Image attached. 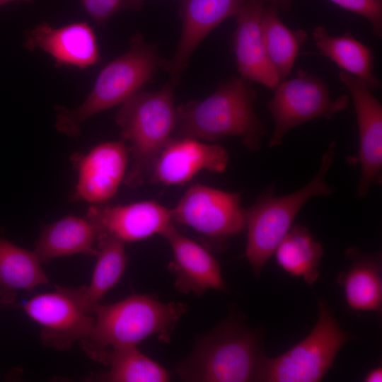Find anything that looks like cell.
Segmentation results:
<instances>
[{
    "mask_svg": "<svg viewBox=\"0 0 382 382\" xmlns=\"http://www.w3.org/2000/svg\"><path fill=\"white\" fill-rule=\"evenodd\" d=\"M243 0H184L181 7L183 28L173 57L163 63L174 80L185 69L199 42L228 18L236 16Z\"/></svg>",
    "mask_w": 382,
    "mask_h": 382,
    "instance_id": "ac0fdd59",
    "label": "cell"
},
{
    "mask_svg": "<svg viewBox=\"0 0 382 382\" xmlns=\"http://www.w3.org/2000/svg\"><path fill=\"white\" fill-rule=\"evenodd\" d=\"M129 154L122 139L98 145L86 155L72 156L78 171L74 200L100 204L113 197L124 178Z\"/></svg>",
    "mask_w": 382,
    "mask_h": 382,
    "instance_id": "4fadbf2b",
    "label": "cell"
},
{
    "mask_svg": "<svg viewBox=\"0 0 382 382\" xmlns=\"http://www.w3.org/2000/svg\"><path fill=\"white\" fill-rule=\"evenodd\" d=\"M55 287L53 292L32 297L23 308L30 319L40 325V340L43 345L66 351L89 334L95 319L85 308V286Z\"/></svg>",
    "mask_w": 382,
    "mask_h": 382,
    "instance_id": "9c48e42d",
    "label": "cell"
},
{
    "mask_svg": "<svg viewBox=\"0 0 382 382\" xmlns=\"http://www.w3.org/2000/svg\"><path fill=\"white\" fill-rule=\"evenodd\" d=\"M350 267L342 272L337 283L343 288L349 308L356 311L381 312L382 308L381 259L364 254L358 248L347 250Z\"/></svg>",
    "mask_w": 382,
    "mask_h": 382,
    "instance_id": "ffe728a7",
    "label": "cell"
},
{
    "mask_svg": "<svg viewBox=\"0 0 382 382\" xmlns=\"http://www.w3.org/2000/svg\"><path fill=\"white\" fill-rule=\"evenodd\" d=\"M94 226L98 238L111 237L131 243L161 235L173 223L172 211L153 201L125 205H92L86 216Z\"/></svg>",
    "mask_w": 382,
    "mask_h": 382,
    "instance_id": "7c38bea8",
    "label": "cell"
},
{
    "mask_svg": "<svg viewBox=\"0 0 382 382\" xmlns=\"http://www.w3.org/2000/svg\"><path fill=\"white\" fill-rule=\"evenodd\" d=\"M172 211V219L212 239L225 240L245 228L239 193L201 184L190 186Z\"/></svg>",
    "mask_w": 382,
    "mask_h": 382,
    "instance_id": "30bf717a",
    "label": "cell"
},
{
    "mask_svg": "<svg viewBox=\"0 0 382 382\" xmlns=\"http://www.w3.org/2000/svg\"><path fill=\"white\" fill-rule=\"evenodd\" d=\"M23 45L30 51L48 53L57 67L84 69L100 60L96 35L85 22L60 28L42 22L25 33Z\"/></svg>",
    "mask_w": 382,
    "mask_h": 382,
    "instance_id": "2e32d148",
    "label": "cell"
},
{
    "mask_svg": "<svg viewBox=\"0 0 382 382\" xmlns=\"http://www.w3.org/2000/svg\"><path fill=\"white\" fill-rule=\"evenodd\" d=\"M173 254L168 267L175 276L174 286L180 293L202 296L207 290L224 291L220 265L202 245L183 235L172 223L161 234Z\"/></svg>",
    "mask_w": 382,
    "mask_h": 382,
    "instance_id": "9a60e30c",
    "label": "cell"
},
{
    "mask_svg": "<svg viewBox=\"0 0 382 382\" xmlns=\"http://www.w3.org/2000/svg\"><path fill=\"white\" fill-rule=\"evenodd\" d=\"M274 253L279 267L292 277H302L309 285L317 281L323 249L306 227L291 228Z\"/></svg>",
    "mask_w": 382,
    "mask_h": 382,
    "instance_id": "cb8c5ba5",
    "label": "cell"
},
{
    "mask_svg": "<svg viewBox=\"0 0 382 382\" xmlns=\"http://www.w3.org/2000/svg\"><path fill=\"white\" fill-rule=\"evenodd\" d=\"M227 151L218 144L188 137L171 138L157 157L149 179L153 183L183 185L201 170L223 173Z\"/></svg>",
    "mask_w": 382,
    "mask_h": 382,
    "instance_id": "5bb4252c",
    "label": "cell"
},
{
    "mask_svg": "<svg viewBox=\"0 0 382 382\" xmlns=\"http://www.w3.org/2000/svg\"><path fill=\"white\" fill-rule=\"evenodd\" d=\"M339 79L349 91L356 112L359 135L357 161L361 167L357 192L363 198L372 184H381L382 106L362 79L342 70Z\"/></svg>",
    "mask_w": 382,
    "mask_h": 382,
    "instance_id": "8fae6325",
    "label": "cell"
},
{
    "mask_svg": "<svg viewBox=\"0 0 382 382\" xmlns=\"http://www.w3.org/2000/svg\"><path fill=\"white\" fill-rule=\"evenodd\" d=\"M260 335L232 313L196 341L191 354L176 366L185 381H256L265 357Z\"/></svg>",
    "mask_w": 382,
    "mask_h": 382,
    "instance_id": "7a4b0ae2",
    "label": "cell"
},
{
    "mask_svg": "<svg viewBox=\"0 0 382 382\" xmlns=\"http://www.w3.org/2000/svg\"><path fill=\"white\" fill-rule=\"evenodd\" d=\"M160 64L156 48L137 33L128 50L101 70L89 95L79 106L71 110L55 107V128L70 137L79 136L83 124L90 117L139 93Z\"/></svg>",
    "mask_w": 382,
    "mask_h": 382,
    "instance_id": "5b68a950",
    "label": "cell"
},
{
    "mask_svg": "<svg viewBox=\"0 0 382 382\" xmlns=\"http://www.w3.org/2000/svg\"><path fill=\"white\" fill-rule=\"evenodd\" d=\"M265 2H268L272 6H277L279 8V0H264Z\"/></svg>",
    "mask_w": 382,
    "mask_h": 382,
    "instance_id": "1f68e13d",
    "label": "cell"
},
{
    "mask_svg": "<svg viewBox=\"0 0 382 382\" xmlns=\"http://www.w3.org/2000/svg\"><path fill=\"white\" fill-rule=\"evenodd\" d=\"M98 233L86 217L68 216L43 226L34 253L41 262L76 254L97 255Z\"/></svg>",
    "mask_w": 382,
    "mask_h": 382,
    "instance_id": "d6986e66",
    "label": "cell"
},
{
    "mask_svg": "<svg viewBox=\"0 0 382 382\" xmlns=\"http://www.w3.org/2000/svg\"><path fill=\"white\" fill-rule=\"evenodd\" d=\"M336 144L332 141L323 154L315 177L289 195L277 197L270 190L255 203L244 209L248 229L244 256L258 277L263 267L289 231L298 212L311 198L328 196L333 190L325 182V175L335 159Z\"/></svg>",
    "mask_w": 382,
    "mask_h": 382,
    "instance_id": "8992f818",
    "label": "cell"
},
{
    "mask_svg": "<svg viewBox=\"0 0 382 382\" xmlns=\"http://www.w3.org/2000/svg\"><path fill=\"white\" fill-rule=\"evenodd\" d=\"M146 0H80L86 12L98 24L105 25L115 14L139 9Z\"/></svg>",
    "mask_w": 382,
    "mask_h": 382,
    "instance_id": "4316f807",
    "label": "cell"
},
{
    "mask_svg": "<svg viewBox=\"0 0 382 382\" xmlns=\"http://www.w3.org/2000/svg\"><path fill=\"white\" fill-rule=\"evenodd\" d=\"M187 306L180 302L163 303L148 294H132L111 304H96L94 323L80 342L86 354L102 363L112 349L137 346L152 335L168 342Z\"/></svg>",
    "mask_w": 382,
    "mask_h": 382,
    "instance_id": "6da1fadb",
    "label": "cell"
},
{
    "mask_svg": "<svg viewBox=\"0 0 382 382\" xmlns=\"http://www.w3.org/2000/svg\"><path fill=\"white\" fill-rule=\"evenodd\" d=\"M155 92L137 93L122 103L115 115L132 164L124 183L131 187L149 178L159 154L172 138L177 121L174 83Z\"/></svg>",
    "mask_w": 382,
    "mask_h": 382,
    "instance_id": "277c9868",
    "label": "cell"
},
{
    "mask_svg": "<svg viewBox=\"0 0 382 382\" xmlns=\"http://www.w3.org/2000/svg\"><path fill=\"white\" fill-rule=\"evenodd\" d=\"M365 382H381L382 381V368L378 366L372 369L364 378Z\"/></svg>",
    "mask_w": 382,
    "mask_h": 382,
    "instance_id": "f1b7e54d",
    "label": "cell"
},
{
    "mask_svg": "<svg viewBox=\"0 0 382 382\" xmlns=\"http://www.w3.org/2000/svg\"><path fill=\"white\" fill-rule=\"evenodd\" d=\"M33 1L34 0H0V6L7 3H10L13 1H24L27 3H30V2H33Z\"/></svg>",
    "mask_w": 382,
    "mask_h": 382,
    "instance_id": "4dcf8cb0",
    "label": "cell"
},
{
    "mask_svg": "<svg viewBox=\"0 0 382 382\" xmlns=\"http://www.w3.org/2000/svg\"><path fill=\"white\" fill-rule=\"evenodd\" d=\"M97 262L90 284L85 286L83 303L88 313L120 281L126 268L127 257L125 243L108 236L98 238Z\"/></svg>",
    "mask_w": 382,
    "mask_h": 382,
    "instance_id": "484cf974",
    "label": "cell"
},
{
    "mask_svg": "<svg viewBox=\"0 0 382 382\" xmlns=\"http://www.w3.org/2000/svg\"><path fill=\"white\" fill-rule=\"evenodd\" d=\"M41 262L33 251L0 238V302L12 305L18 290L31 291L49 283Z\"/></svg>",
    "mask_w": 382,
    "mask_h": 382,
    "instance_id": "44dd1931",
    "label": "cell"
},
{
    "mask_svg": "<svg viewBox=\"0 0 382 382\" xmlns=\"http://www.w3.org/2000/svg\"><path fill=\"white\" fill-rule=\"evenodd\" d=\"M291 0H279V7L284 11H287L289 9Z\"/></svg>",
    "mask_w": 382,
    "mask_h": 382,
    "instance_id": "f546056e",
    "label": "cell"
},
{
    "mask_svg": "<svg viewBox=\"0 0 382 382\" xmlns=\"http://www.w3.org/2000/svg\"><path fill=\"white\" fill-rule=\"evenodd\" d=\"M101 364L108 369L91 379L105 382H166L170 378L164 367L141 353L137 346L112 349Z\"/></svg>",
    "mask_w": 382,
    "mask_h": 382,
    "instance_id": "d4e9b609",
    "label": "cell"
},
{
    "mask_svg": "<svg viewBox=\"0 0 382 382\" xmlns=\"http://www.w3.org/2000/svg\"><path fill=\"white\" fill-rule=\"evenodd\" d=\"M256 96L242 77L233 76L205 99L178 107L174 132L177 137L208 141L237 136L257 151L266 131L253 109Z\"/></svg>",
    "mask_w": 382,
    "mask_h": 382,
    "instance_id": "3957f363",
    "label": "cell"
},
{
    "mask_svg": "<svg viewBox=\"0 0 382 382\" xmlns=\"http://www.w3.org/2000/svg\"><path fill=\"white\" fill-rule=\"evenodd\" d=\"M312 35L321 55L330 59L342 71L362 79L371 91L380 88L381 83L373 71L374 57L371 50L349 32L333 36L324 27L317 26Z\"/></svg>",
    "mask_w": 382,
    "mask_h": 382,
    "instance_id": "7402d4cb",
    "label": "cell"
},
{
    "mask_svg": "<svg viewBox=\"0 0 382 382\" xmlns=\"http://www.w3.org/2000/svg\"><path fill=\"white\" fill-rule=\"evenodd\" d=\"M318 305L319 317L311 332L283 354L265 357L256 381L318 382L333 366L337 354L353 337L340 328L323 300Z\"/></svg>",
    "mask_w": 382,
    "mask_h": 382,
    "instance_id": "52a82bcc",
    "label": "cell"
},
{
    "mask_svg": "<svg viewBox=\"0 0 382 382\" xmlns=\"http://www.w3.org/2000/svg\"><path fill=\"white\" fill-rule=\"evenodd\" d=\"M274 89L267 107L274 121L270 148L281 145L286 134L297 126L318 117L330 119L349 104L347 95L332 100L327 84L303 69L297 71L295 78L279 83Z\"/></svg>",
    "mask_w": 382,
    "mask_h": 382,
    "instance_id": "ba28073f",
    "label": "cell"
},
{
    "mask_svg": "<svg viewBox=\"0 0 382 382\" xmlns=\"http://www.w3.org/2000/svg\"><path fill=\"white\" fill-rule=\"evenodd\" d=\"M264 0H243L237 11L233 46L238 71L243 79L274 89L280 82L266 52L261 32Z\"/></svg>",
    "mask_w": 382,
    "mask_h": 382,
    "instance_id": "e0dca14e",
    "label": "cell"
},
{
    "mask_svg": "<svg viewBox=\"0 0 382 382\" xmlns=\"http://www.w3.org/2000/svg\"><path fill=\"white\" fill-rule=\"evenodd\" d=\"M278 7L270 5L264 9L261 32L266 52L280 81L290 74L301 45L308 35L303 29L291 30L279 19Z\"/></svg>",
    "mask_w": 382,
    "mask_h": 382,
    "instance_id": "603a6c76",
    "label": "cell"
},
{
    "mask_svg": "<svg viewBox=\"0 0 382 382\" xmlns=\"http://www.w3.org/2000/svg\"><path fill=\"white\" fill-rule=\"evenodd\" d=\"M341 8L359 14L367 19L372 26L373 34L382 36V0H330Z\"/></svg>",
    "mask_w": 382,
    "mask_h": 382,
    "instance_id": "83f0119b",
    "label": "cell"
}]
</instances>
